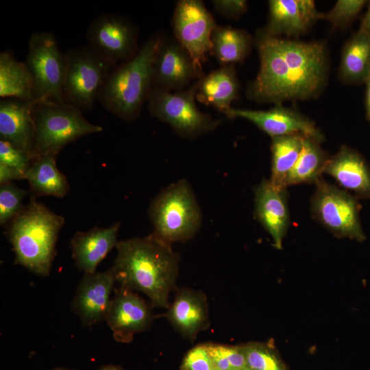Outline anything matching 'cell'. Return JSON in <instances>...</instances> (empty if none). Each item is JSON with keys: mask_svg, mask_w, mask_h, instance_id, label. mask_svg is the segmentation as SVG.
I'll return each mask as SVG.
<instances>
[{"mask_svg": "<svg viewBox=\"0 0 370 370\" xmlns=\"http://www.w3.org/2000/svg\"><path fill=\"white\" fill-rule=\"evenodd\" d=\"M255 45L260 69L247 87V97L260 103H282L317 96L328 74L327 47L322 42H304L269 36L258 31Z\"/></svg>", "mask_w": 370, "mask_h": 370, "instance_id": "cell-1", "label": "cell"}, {"mask_svg": "<svg viewBox=\"0 0 370 370\" xmlns=\"http://www.w3.org/2000/svg\"><path fill=\"white\" fill-rule=\"evenodd\" d=\"M111 267L120 288L145 294L152 308H168L175 287L179 256L153 234L118 241Z\"/></svg>", "mask_w": 370, "mask_h": 370, "instance_id": "cell-2", "label": "cell"}, {"mask_svg": "<svg viewBox=\"0 0 370 370\" xmlns=\"http://www.w3.org/2000/svg\"><path fill=\"white\" fill-rule=\"evenodd\" d=\"M64 224L62 216L31 195L22 211L7 225L6 235L14 252L15 263L35 274L48 275Z\"/></svg>", "mask_w": 370, "mask_h": 370, "instance_id": "cell-3", "label": "cell"}, {"mask_svg": "<svg viewBox=\"0 0 370 370\" xmlns=\"http://www.w3.org/2000/svg\"><path fill=\"white\" fill-rule=\"evenodd\" d=\"M162 36H150L134 58L112 68L99 97L105 109L127 121L138 116L153 86V62Z\"/></svg>", "mask_w": 370, "mask_h": 370, "instance_id": "cell-4", "label": "cell"}, {"mask_svg": "<svg viewBox=\"0 0 370 370\" xmlns=\"http://www.w3.org/2000/svg\"><path fill=\"white\" fill-rule=\"evenodd\" d=\"M149 214L154 229L152 234L171 245L190 239L201 225L199 206L184 180L161 190L151 201Z\"/></svg>", "mask_w": 370, "mask_h": 370, "instance_id": "cell-5", "label": "cell"}, {"mask_svg": "<svg viewBox=\"0 0 370 370\" xmlns=\"http://www.w3.org/2000/svg\"><path fill=\"white\" fill-rule=\"evenodd\" d=\"M34 141L33 159L57 155L66 145L103 127L90 123L78 108L66 102L34 101Z\"/></svg>", "mask_w": 370, "mask_h": 370, "instance_id": "cell-6", "label": "cell"}, {"mask_svg": "<svg viewBox=\"0 0 370 370\" xmlns=\"http://www.w3.org/2000/svg\"><path fill=\"white\" fill-rule=\"evenodd\" d=\"M65 56L64 101L81 110H91L114 66L88 45L69 49Z\"/></svg>", "mask_w": 370, "mask_h": 370, "instance_id": "cell-7", "label": "cell"}, {"mask_svg": "<svg viewBox=\"0 0 370 370\" xmlns=\"http://www.w3.org/2000/svg\"><path fill=\"white\" fill-rule=\"evenodd\" d=\"M25 63L33 79V101L65 102L63 86L66 56L53 34L32 33L29 39Z\"/></svg>", "mask_w": 370, "mask_h": 370, "instance_id": "cell-8", "label": "cell"}, {"mask_svg": "<svg viewBox=\"0 0 370 370\" xmlns=\"http://www.w3.org/2000/svg\"><path fill=\"white\" fill-rule=\"evenodd\" d=\"M196 91L195 82L177 92L153 86L147 100L149 112L182 137L195 138L211 132L220 121L199 110L195 102Z\"/></svg>", "mask_w": 370, "mask_h": 370, "instance_id": "cell-9", "label": "cell"}, {"mask_svg": "<svg viewBox=\"0 0 370 370\" xmlns=\"http://www.w3.org/2000/svg\"><path fill=\"white\" fill-rule=\"evenodd\" d=\"M315 184L311 199L312 217L338 237L364 241L366 236L359 216L361 206L357 197L327 182L322 177Z\"/></svg>", "mask_w": 370, "mask_h": 370, "instance_id": "cell-10", "label": "cell"}, {"mask_svg": "<svg viewBox=\"0 0 370 370\" xmlns=\"http://www.w3.org/2000/svg\"><path fill=\"white\" fill-rule=\"evenodd\" d=\"M175 40L192 58L197 70L211 52V36L217 26L213 16L200 0L177 1L171 19Z\"/></svg>", "mask_w": 370, "mask_h": 370, "instance_id": "cell-11", "label": "cell"}, {"mask_svg": "<svg viewBox=\"0 0 370 370\" xmlns=\"http://www.w3.org/2000/svg\"><path fill=\"white\" fill-rule=\"evenodd\" d=\"M138 35V27L130 19L109 13L97 16L86 31L88 46L113 66L136 55Z\"/></svg>", "mask_w": 370, "mask_h": 370, "instance_id": "cell-12", "label": "cell"}, {"mask_svg": "<svg viewBox=\"0 0 370 370\" xmlns=\"http://www.w3.org/2000/svg\"><path fill=\"white\" fill-rule=\"evenodd\" d=\"M203 75L175 38L162 36L153 62V87L168 92L183 90Z\"/></svg>", "mask_w": 370, "mask_h": 370, "instance_id": "cell-13", "label": "cell"}, {"mask_svg": "<svg viewBox=\"0 0 370 370\" xmlns=\"http://www.w3.org/2000/svg\"><path fill=\"white\" fill-rule=\"evenodd\" d=\"M230 119H246L271 138L302 134L321 142L323 135L308 118L299 112L275 104L267 110L231 108L225 114Z\"/></svg>", "mask_w": 370, "mask_h": 370, "instance_id": "cell-14", "label": "cell"}, {"mask_svg": "<svg viewBox=\"0 0 370 370\" xmlns=\"http://www.w3.org/2000/svg\"><path fill=\"white\" fill-rule=\"evenodd\" d=\"M154 316L151 308L134 291L120 288L111 299L106 321L114 338L120 343H130L134 336L145 330Z\"/></svg>", "mask_w": 370, "mask_h": 370, "instance_id": "cell-15", "label": "cell"}, {"mask_svg": "<svg viewBox=\"0 0 370 370\" xmlns=\"http://www.w3.org/2000/svg\"><path fill=\"white\" fill-rule=\"evenodd\" d=\"M115 282L111 268L103 272L84 274L71 307L85 325L92 326L106 320Z\"/></svg>", "mask_w": 370, "mask_h": 370, "instance_id": "cell-16", "label": "cell"}, {"mask_svg": "<svg viewBox=\"0 0 370 370\" xmlns=\"http://www.w3.org/2000/svg\"><path fill=\"white\" fill-rule=\"evenodd\" d=\"M267 25L260 31L269 36L297 37L323 19L312 0H270Z\"/></svg>", "mask_w": 370, "mask_h": 370, "instance_id": "cell-17", "label": "cell"}, {"mask_svg": "<svg viewBox=\"0 0 370 370\" xmlns=\"http://www.w3.org/2000/svg\"><path fill=\"white\" fill-rule=\"evenodd\" d=\"M254 193L255 218L271 235L273 246L281 249L290 222L286 188H277L269 180H263Z\"/></svg>", "mask_w": 370, "mask_h": 370, "instance_id": "cell-18", "label": "cell"}, {"mask_svg": "<svg viewBox=\"0 0 370 370\" xmlns=\"http://www.w3.org/2000/svg\"><path fill=\"white\" fill-rule=\"evenodd\" d=\"M34 101L5 98L0 101V139L28 153L33 160Z\"/></svg>", "mask_w": 370, "mask_h": 370, "instance_id": "cell-19", "label": "cell"}, {"mask_svg": "<svg viewBox=\"0 0 370 370\" xmlns=\"http://www.w3.org/2000/svg\"><path fill=\"white\" fill-rule=\"evenodd\" d=\"M164 317L183 338L194 341L197 334L210 325L208 306L201 291L182 288L177 291Z\"/></svg>", "mask_w": 370, "mask_h": 370, "instance_id": "cell-20", "label": "cell"}, {"mask_svg": "<svg viewBox=\"0 0 370 370\" xmlns=\"http://www.w3.org/2000/svg\"><path fill=\"white\" fill-rule=\"evenodd\" d=\"M121 227L116 222L108 227H94L77 232L71 241L72 258L78 269L84 273H95L98 264L116 246Z\"/></svg>", "mask_w": 370, "mask_h": 370, "instance_id": "cell-21", "label": "cell"}, {"mask_svg": "<svg viewBox=\"0 0 370 370\" xmlns=\"http://www.w3.org/2000/svg\"><path fill=\"white\" fill-rule=\"evenodd\" d=\"M323 173L332 177L343 188L356 197L370 199V169L357 151L342 146L329 158Z\"/></svg>", "mask_w": 370, "mask_h": 370, "instance_id": "cell-22", "label": "cell"}, {"mask_svg": "<svg viewBox=\"0 0 370 370\" xmlns=\"http://www.w3.org/2000/svg\"><path fill=\"white\" fill-rule=\"evenodd\" d=\"M196 98L212 106L225 115L238 97L240 84L234 64L222 65L196 82Z\"/></svg>", "mask_w": 370, "mask_h": 370, "instance_id": "cell-23", "label": "cell"}, {"mask_svg": "<svg viewBox=\"0 0 370 370\" xmlns=\"http://www.w3.org/2000/svg\"><path fill=\"white\" fill-rule=\"evenodd\" d=\"M56 156L47 153L35 157L26 172L32 196L64 197L70 186L66 176L56 165Z\"/></svg>", "mask_w": 370, "mask_h": 370, "instance_id": "cell-24", "label": "cell"}, {"mask_svg": "<svg viewBox=\"0 0 370 370\" xmlns=\"http://www.w3.org/2000/svg\"><path fill=\"white\" fill-rule=\"evenodd\" d=\"M370 75V35L360 29L343 49L339 76L347 84L366 82Z\"/></svg>", "mask_w": 370, "mask_h": 370, "instance_id": "cell-25", "label": "cell"}, {"mask_svg": "<svg viewBox=\"0 0 370 370\" xmlns=\"http://www.w3.org/2000/svg\"><path fill=\"white\" fill-rule=\"evenodd\" d=\"M33 79L25 63L10 51L0 53V97L24 100L32 99Z\"/></svg>", "mask_w": 370, "mask_h": 370, "instance_id": "cell-26", "label": "cell"}, {"mask_svg": "<svg viewBox=\"0 0 370 370\" xmlns=\"http://www.w3.org/2000/svg\"><path fill=\"white\" fill-rule=\"evenodd\" d=\"M251 42L246 31L217 25L211 36V52L223 65L243 62L250 52Z\"/></svg>", "mask_w": 370, "mask_h": 370, "instance_id": "cell-27", "label": "cell"}, {"mask_svg": "<svg viewBox=\"0 0 370 370\" xmlns=\"http://www.w3.org/2000/svg\"><path fill=\"white\" fill-rule=\"evenodd\" d=\"M305 136L291 134L271 138V175L269 181L274 186L286 188L284 182L301 154Z\"/></svg>", "mask_w": 370, "mask_h": 370, "instance_id": "cell-28", "label": "cell"}, {"mask_svg": "<svg viewBox=\"0 0 370 370\" xmlns=\"http://www.w3.org/2000/svg\"><path fill=\"white\" fill-rule=\"evenodd\" d=\"M320 141L305 136L301 154L284 182V187L299 184H316L329 159Z\"/></svg>", "mask_w": 370, "mask_h": 370, "instance_id": "cell-29", "label": "cell"}, {"mask_svg": "<svg viewBox=\"0 0 370 370\" xmlns=\"http://www.w3.org/2000/svg\"><path fill=\"white\" fill-rule=\"evenodd\" d=\"M240 346L248 370H288L273 344L249 342Z\"/></svg>", "mask_w": 370, "mask_h": 370, "instance_id": "cell-30", "label": "cell"}, {"mask_svg": "<svg viewBox=\"0 0 370 370\" xmlns=\"http://www.w3.org/2000/svg\"><path fill=\"white\" fill-rule=\"evenodd\" d=\"M27 191L8 183L0 185V224L8 225L23 209Z\"/></svg>", "mask_w": 370, "mask_h": 370, "instance_id": "cell-31", "label": "cell"}, {"mask_svg": "<svg viewBox=\"0 0 370 370\" xmlns=\"http://www.w3.org/2000/svg\"><path fill=\"white\" fill-rule=\"evenodd\" d=\"M366 2L365 0H338L328 12L323 14V19L327 20L334 28L343 27L359 14Z\"/></svg>", "mask_w": 370, "mask_h": 370, "instance_id": "cell-32", "label": "cell"}, {"mask_svg": "<svg viewBox=\"0 0 370 370\" xmlns=\"http://www.w3.org/2000/svg\"><path fill=\"white\" fill-rule=\"evenodd\" d=\"M32 158L31 156L11 143L0 139V163L10 167L25 177Z\"/></svg>", "mask_w": 370, "mask_h": 370, "instance_id": "cell-33", "label": "cell"}, {"mask_svg": "<svg viewBox=\"0 0 370 370\" xmlns=\"http://www.w3.org/2000/svg\"><path fill=\"white\" fill-rule=\"evenodd\" d=\"M215 367L204 344L198 345L185 355L180 370H214Z\"/></svg>", "mask_w": 370, "mask_h": 370, "instance_id": "cell-34", "label": "cell"}, {"mask_svg": "<svg viewBox=\"0 0 370 370\" xmlns=\"http://www.w3.org/2000/svg\"><path fill=\"white\" fill-rule=\"evenodd\" d=\"M212 3L217 12L231 19L239 18L247 9L245 0H213Z\"/></svg>", "mask_w": 370, "mask_h": 370, "instance_id": "cell-35", "label": "cell"}, {"mask_svg": "<svg viewBox=\"0 0 370 370\" xmlns=\"http://www.w3.org/2000/svg\"><path fill=\"white\" fill-rule=\"evenodd\" d=\"M25 179L18 171L0 163V185L12 183L14 180Z\"/></svg>", "mask_w": 370, "mask_h": 370, "instance_id": "cell-36", "label": "cell"}, {"mask_svg": "<svg viewBox=\"0 0 370 370\" xmlns=\"http://www.w3.org/2000/svg\"><path fill=\"white\" fill-rule=\"evenodd\" d=\"M360 29L370 35V2L368 10L362 20Z\"/></svg>", "mask_w": 370, "mask_h": 370, "instance_id": "cell-37", "label": "cell"}, {"mask_svg": "<svg viewBox=\"0 0 370 370\" xmlns=\"http://www.w3.org/2000/svg\"><path fill=\"white\" fill-rule=\"evenodd\" d=\"M367 89H366V107L367 113L369 120L370 121V75L366 81Z\"/></svg>", "mask_w": 370, "mask_h": 370, "instance_id": "cell-38", "label": "cell"}, {"mask_svg": "<svg viewBox=\"0 0 370 370\" xmlns=\"http://www.w3.org/2000/svg\"><path fill=\"white\" fill-rule=\"evenodd\" d=\"M98 370H124L121 367L115 365H107Z\"/></svg>", "mask_w": 370, "mask_h": 370, "instance_id": "cell-39", "label": "cell"}, {"mask_svg": "<svg viewBox=\"0 0 370 370\" xmlns=\"http://www.w3.org/2000/svg\"><path fill=\"white\" fill-rule=\"evenodd\" d=\"M52 370H70V369H62V368H56V369H53Z\"/></svg>", "mask_w": 370, "mask_h": 370, "instance_id": "cell-40", "label": "cell"}, {"mask_svg": "<svg viewBox=\"0 0 370 370\" xmlns=\"http://www.w3.org/2000/svg\"><path fill=\"white\" fill-rule=\"evenodd\" d=\"M214 370H218V369H215Z\"/></svg>", "mask_w": 370, "mask_h": 370, "instance_id": "cell-41", "label": "cell"}]
</instances>
